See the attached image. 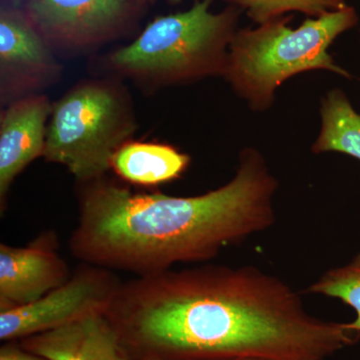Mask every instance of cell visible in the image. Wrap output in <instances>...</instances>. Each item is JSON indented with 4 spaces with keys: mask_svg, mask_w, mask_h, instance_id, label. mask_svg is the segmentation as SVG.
I'll use <instances>...</instances> for the list:
<instances>
[{
    "mask_svg": "<svg viewBox=\"0 0 360 360\" xmlns=\"http://www.w3.org/2000/svg\"><path fill=\"white\" fill-rule=\"evenodd\" d=\"M134 360H326L357 342L253 266L205 265L122 283L106 311Z\"/></svg>",
    "mask_w": 360,
    "mask_h": 360,
    "instance_id": "1",
    "label": "cell"
},
{
    "mask_svg": "<svg viewBox=\"0 0 360 360\" xmlns=\"http://www.w3.org/2000/svg\"><path fill=\"white\" fill-rule=\"evenodd\" d=\"M79 184L71 255L137 276L212 259L276 222L278 181L255 148L240 151L231 181L200 195L134 193L105 176Z\"/></svg>",
    "mask_w": 360,
    "mask_h": 360,
    "instance_id": "2",
    "label": "cell"
},
{
    "mask_svg": "<svg viewBox=\"0 0 360 360\" xmlns=\"http://www.w3.org/2000/svg\"><path fill=\"white\" fill-rule=\"evenodd\" d=\"M291 20L292 16H283L255 28L238 30L229 45L222 77L255 112L269 110L276 90L300 73L328 70L352 78L328 49L341 34L359 25L354 7L307 18L296 28L288 25Z\"/></svg>",
    "mask_w": 360,
    "mask_h": 360,
    "instance_id": "3",
    "label": "cell"
},
{
    "mask_svg": "<svg viewBox=\"0 0 360 360\" xmlns=\"http://www.w3.org/2000/svg\"><path fill=\"white\" fill-rule=\"evenodd\" d=\"M213 1L196 0L188 11L155 18L134 42L113 51L108 65L149 87L224 77L243 11L229 6L213 13Z\"/></svg>",
    "mask_w": 360,
    "mask_h": 360,
    "instance_id": "4",
    "label": "cell"
},
{
    "mask_svg": "<svg viewBox=\"0 0 360 360\" xmlns=\"http://www.w3.org/2000/svg\"><path fill=\"white\" fill-rule=\"evenodd\" d=\"M136 129L124 91L108 82H89L52 105L42 158L68 168L78 184L103 179L113 156Z\"/></svg>",
    "mask_w": 360,
    "mask_h": 360,
    "instance_id": "5",
    "label": "cell"
},
{
    "mask_svg": "<svg viewBox=\"0 0 360 360\" xmlns=\"http://www.w3.org/2000/svg\"><path fill=\"white\" fill-rule=\"evenodd\" d=\"M122 284L113 270L82 262L63 285L37 302L0 311V340L20 341L89 315L105 314Z\"/></svg>",
    "mask_w": 360,
    "mask_h": 360,
    "instance_id": "6",
    "label": "cell"
},
{
    "mask_svg": "<svg viewBox=\"0 0 360 360\" xmlns=\"http://www.w3.org/2000/svg\"><path fill=\"white\" fill-rule=\"evenodd\" d=\"M131 4L130 0H30L27 18L46 41L80 49L115 35Z\"/></svg>",
    "mask_w": 360,
    "mask_h": 360,
    "instance_id": "7",
    "label": "cell"
},
{
    "mask_svg": "<svg viewBox=\"0 0 360 360\" xmlns=\"http://www.w3.org/2000/svg\"><path fill=\"white\" fill-rule=\"evenodd\" d=\"M27 16L0 14V87L2 101L18 98L53 84L61 68Z\"/></svg>",
    "mask_w": 360,
    "mask_h": 360,
    "instance_id": "8",
    "label": "cell"
},
{
    "mask_svg": "<svg viewBox=\"0 0 360 360\" xmlns=\"http://www.w3.org/2000/svg\"><path fill=\"white\" fill-rule=\"evenodd\" d=\"M71 274L52 240L25 248L0 245V311L37 302L63 285Z\"/></svg>",
    "mask_w": 360,
    "mask_h": 360,
    "instance_id": "9",
    "label": "cell"
},
{
    "mask_svg": "<svg viewBox=\"0 0 360 360\" xmlns=\"http://www.w3.org/2000/svg\"><path fill=\"white\" fill-rule=\"evenodd\" d=\"M52 105L44 96L30 94L13 101L0 117V202L6 210L7 194L33 160L42 158L46 122Z\"/></svg>",
    "mask_w": 360,
    "mask_h": 360,
    "instance_id": "10",
    "label": "cell"
},
{
    "mask_svg": "<svg viewBox=\"0 0 360 360\" xmlns=\"http://www.w3.org/2000/svg\"><path fill=\"white\" fill-rule=\"evenodd\" d=\"M20 343L28 352L49 360H134L103 314L30 336Z\"/></svg>",
    "mask_w": 360,
    "mask_h": 360,
    "instance_id": "11",
    "label": "cell"
},
{
    "mask_svg": "<svg viewBox=\"0 0 360 360\" xmlns=\"http://www.w3.org/2000/svg\"><path fill=\"white\" fill-rule=\"evenodd\" d=\"M189 163V155L174 146L130 141L116 151L111 168L130 184L150 186L179 179Z\"/></svg>",
    "mask_w": 360,
    "mask_h": 360,
    "instance_id": "12",
    "label": "cell"
},
{
    "mask_svg": "<svg viewBox=\"0 0 360 360\" xmlns=\"http://www.w3.org/2000/svg\"><path fill=\"white\" fill-rule=\"evenodd\" d=\"M321 125L311 146L315 155L338 153L360 160V113L345 92L329 90L321 101Z\"/></svg>",
    "mask_w": 360,
    "mask_h": 360,
    "instance_id": "13",
    "label": "cell"
},
{
    "mask_svg": "<svg viewBox=\"0 0 360 360\" xmlns=\"http://www.w3.org/2000/svg\"><path fill=\"white\" fill-rule=\"evenodd\" d=\"M240 9L257 25L283 18L290 13H300L309 18H319L348 6L347 0H224Z\"/></svg>",
    "mask_w": 360,
    "mask_h": 360,
    "instance_id": "14",
    "label": "cell"
},
{
    "mask_svg": "<svg viewBox=\"0 0 360 360\" xmlns=\"http://www.w3.org/2000/svg\"><path fill=\"white\" fill-rule=\"evenodd\" d=\"M307 292L338 298L352 307L356 319L348 326L360 333V255L347 265L324 272Z\"/></svg>",
    "mask_w": 360,
    "mask_h": 360,
    "instance_id": "15",
    "label": "cell"
},
{
    "mask_svg": "<svg viewBox=\"0 0 360 360\" xmlns=\"http://www.w3.org/2000/svg\"><path fill=\"white\" fill-rule=\"evenodd\" d=\"M0 360H49L28 352L16 341H7L0 347Z\"/></svg>",
    "mask_w": 360,
    "mask_h": 360,
    "instance_id": "16",
    "label": "cell"
},
{
    "mask_svg": "<svg viewBox=\"0 0 360 360\" xmlns=\"http://www.w3.org/2000/svg\"><path fill=\"white\" fill-rule=\"evenodd\" d=\"M131 2L135 4H144V2L153 1V0H130ZM172 2L179 1V0H172Z\"/></svg>",
    "mask_w": 360,
    "mask_h": 360,
    "instance_id": "17",
    "label": "cell"
},
{
    "mask_svg": "<svg viewBox=\"0 0 360 360\" xmlns=\"http://www.w3.org/2000/svg\"><path fill=\"white\" fill-rule=\"evenodd\" d=\"M225 360H264V359H225Z\"/></svg>",
    "mask_w": 360,
    "mask_h": 360,
    "instance_id": "18",
    "label": "cell"
},
{
    "mask_svg": "<svg viewBox=\"0 0 360 360\" xmlns=\"http://www.w3.org/2000/svg\"><path fill=\"white\" fill-rule=\"evenodd\" d=\"M13 1H18V0H13Z\"/></svg>",
    "mask_w": 360,
    "mask_h": 360,
    "instance_id": "19",
    "label": "cell"
}]
</instances>
